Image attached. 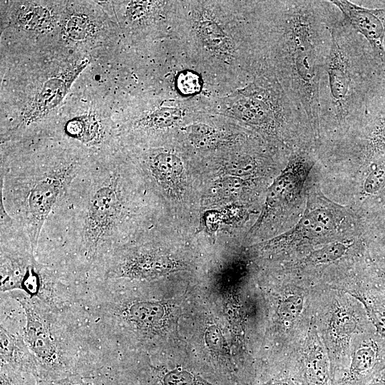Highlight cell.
<instances>
[{"mask_svg": "<svg viewBox=\"0 0 385 385\" xmlns=\"http://www.w3.org/2000/svg\"><path fill=\"white\" fill-rule=\"evenodd\" d=\"M257 74L274 78L319 128V87L339 11L329 1H252Z\"/></svg>", "mask_w": 385, "mask_h": 385, "instance_id": "6da1fadb", "label": "cell"}, {"mask_svg": "<svg viewBox=\"0 0 385 385\" xmlns=\"http://www.w3.org/2000/svg\"><path fill=\"white\" fill-rule=\"evenodd\" d=\"M127 175L116 152L93 159L47 218L38 245L68 250L86 267L101 258L105 265L131 217Z\"/></svg>", "mask_w": 385, "mask_h": 385, "instance_id": "7a4b0ae2", "label": "cell"}, {"mask_svg": "<svg viewBox=\"0 0 385 385\" xmlns=\"http://www.w3.org/2000/svg\"><path fill=\"white\" fill-rule=\"evenodd\" d=\"M252 1H175L170 36L220 95L251 81L257 58Z\"/></svg>", "mask_w": 385, "mask_h": 385, "instance_id": "3957f363", "label": "cell"}, {"mask_svg": "<svg viewBox=\"0 0 385 385\" xmlns=\"http://www.w3.org/2000/svg\"><path fill=\"white\" fill-rule=\"evenodd\" d=\"M1 154L0 210L26 232L35 252L47 218L93 158L61 140L32 153Z\"/></svg>", "mask_w": 385, "mask_h": 385, "instance_id": "277c9868", "label": "cell"}, {"mask_svg": "<svg viewBox=\"0 0 385 385\" xmlns=\"http://www.w3.org/2000/svg\"><path fill=\"white\" fill-rule=\"evenodd\" d=\"M365 39L341 13L331 29V43L319 87V126H342L361 120L370 96L385 78Z\"/></svg>", "mask_w": 385, "mask_h": 385, "instance_id": "5b68a950", "label": "cell"}, {"mask_svg": "<svg viewBox=\"0 0 385 385\" xmlns=\"http://www.w3.org/2000/svg\"><path fill=\"white\" fill-rule=\"evenodd\" d=\"M212 111L277 139L289 125L311 127L305 113L290 100L279 82L266 73L215 97Z\"/></svg>", "mask_w": 385, "mask_h": 385, "instance_id": "8992f818", "label": "cell"}, {"mask_svg": "<svg viewBox=\"0 0 385 385\" xmlns=\"http://www.w3.org/2000/svg\"><path fill=\"white\" fill-rule=\"evenodd\" d=\"M329 1L346 22L365 39L376 61L385 68V7L369 9L346 0Z\"/></svg>", "mask_w": 385, "mask_h": 385, "instance_id": "52a82bcc", "label": "cell"}, {"mask_svg": "<svg viewBox=\"0 0 385 385\" xmlns=\"http://www.w3.org/2000/svg\"><path fill=\"white\" fill-rule=\"evenodd\" d=\"M180 265L167 255L155 250L113 255L105 265L109 277L152 279L176 270Z\"/></svg>", "mask_w": 385, "mask_h": 385, "instance_id": "ba28073f", "label": "cell"}, {"mask_svg": "<svg viewBox=\"0 0 385 385\" xmlns=\"http://www.w3.org/2000/svg\"><path fill=\"white\" fill-rule=\"evenodd\" d=\"M312 163L305 154H295L286 168L267 190L262 212L250 233L258 229L264 220L276 208L295 195L302 185Z\"/></svg>", "mask_w": 385, "mask_h": 385, "instance_id": "9c48e42d", "label": "cell"}, {"mask_svg": "<svg viewBox=\"0 0 385 385\" xmlns=\"http://www.w3.org/2000/svg\"><path fill=\"white\" fill-rule=\"evenodd\" d=\"M384 366L385 339L375 330L366 332L354 349L346 380L357 384Z\"/></svg>", "mask_w": 385, "mask_h": 385, "instance_id": "30bf717a", "label": "cell"}, {"mask_svg": "<svg viewBox=\"0 0 385 385\" xmlns=\"http://www.w3.org/2000/svg\"><path fill=\"white\" fill-rule=\"evenodd\" d=\"M143 162L150 178L165 193L178 194L183 184L184 165L173 150L155 149L144 155Z\"/></svg>", "mask_w": 385, "mask_h": 385, "instance_id": "8fae6325", "label": "cell"}, {"mask_svg": "<svg viewBox=\"0 0 385 385\" xmlns=\"http://www.w3.org/2000/svg\"><path fill=\"white\" fill-rule=\"evenodd\" d=\"M83 69L77 70L68 78L56 77L46 81L34 98L28 111L24 113L20 125L11 136L19 133L20 129L26 130L32 123L38 122L48 114L49 111L54 108L66 96L71 82Z\"/></svg>", "mask_w": 385, "mask_h": 385, "instance_id": "7c38bea8", "label": "cell"}, {"mask_svg": "<svg viewBox=\"0 0 385 385\" xmlns=\"http://www.w3.org/2000/svg\"><path fill=\"white\" fill-rule=\"evenodd\" d=\"M361 120L367 130L363 150L370 157L385 150V78L368 100Z\"/></svg>", "mask_w": 385, "mask_h": 385, "instance_id": "4fadbf2b", "label": "cell"}, {"mask_svg": "<svg viewBox=\"0 0 385 385\" xmlns=\"http://www.w3.org/2000/svg\"><path fill=\"white\" fill-rule=\"evenodd\" d=\"M375 330L368 318H361L346 303L334 304L327 322V331L334 346L347 345L353 335Z\"/></svg>", "mask_w": 385, "mask_h": 385, "instance_id": "5bb4252c", "label": "cell"}, {"mask_svg": "<svg viewBox=\"0 0 385 385\" xmlns=\"http://www.w3.org/2000/svg\"><path fill=\"white\" fill-rule=\"evenodd\" d=\"M302 361V374L306 385H331L330 363L315 330L306 341Z\"/></svg>", "mask_w": 385, "mask_h": 385, "instance_id": "9a60e30c", "label": "cell"}, {"mask_svg": "<svg viewBox=\"0 0 385 385\" xmlns=\"http://www.w3.org/2000/svg\"><path fill=\"white\" fill-rule=\"evenodd\" d=\"M335 228V218L330 210L324 208L307 210L289 232L265 242L264 246L275 245L283 241L319 238L329 234Z\"/></svg>", "mask_w": 385, "mask_h": 385, "instance_id": "2e32d148", "label": "cell"}, {"mask_svg": "<svg viewBox=\"0 0 385 385\" xmlns=\"http://www.w3.org/2000/svg\"><path fill=\"white\" fill-rule=\"evenodd\" d=\"M212 113L191 123L181 128L188 143L194 148L200 150H212L226 145L232 138L223 128H220L209 122Z\"/></svg>", "mask_w": 385, "mask_h": 385, "instance_id": "e0dca14e", "label": "cell"}, {"mask_svg": "<svg viewBox=\"0 0 385 385\" xmlns=\"http://www.w3.org/2000/svg\"><path fill=\"white\" fill-rule=\"evenodd\" d=\"M23 306L26 316L27 344L40 359L52 360L55 358L56 347L48 328L29 304L24 303Z\"/></svg>", "mask_w": 385, "mask_h": 385, "instance_id": "ac0fdd59", "label": "cell"}, {"mask_svg": "<svg viewBox=\"0 0 385 385\" xmlns=\"http://www.w3.org/2000/svg\"><path fill=\"white\" fill-rule=\"evenodd\" d=\"M351 295L363 306L376 333L385 339V290L375 289Z\"/></svg>", "mask_w": 385, "mask_h": 385, "instance_id": "d6986e66", "label": "cell"}, {"mask_svg": "<svg viewBox=\"0 0 385 385\" xmlns=\"http://www.w3.org/2000/svg\"><path fill=\"white\" fill-rule=\"evenodd\" d=\"M130 319L141 328L151 329L161 324L165 309L158 302H139L132 304L128 311Z\"/></svg>", "mask_w": 385, "mask_h": 385, "instance_id": "ffe728a7", "label": "cell"}, {"mask_svg": "<svg viewBox=\"0 0 385 385\" xmlns=\"http://www.w3.org/2000/svg\"><path fill=\"white\" fill-rule=\"evenodd\" d=\"M17 19L19 24L24 29L40 30L50 25L52 16L46 7L29 5L19 11Z\"/></svg>", "mask_w": 385, "mask_h": 385, "instance_id": "44dd1931", "label": "cell"}, {"mask_svg": "<svg viewBox=\"0 0 385 385\" xmlns=\"http://www.w3.org/2000/svg\"><path fill=\"white\" fill-rule=\"evenodd\" d=\"M304 307V297L302 294H288L278 306L277 314L280 321L290 326L301 317Z\"/></svg>", "mask_w": 385, "mask_h": 385, "instance_id": "7402d4cb", "label": "cell"}, {"mask_svg": "<svg viewBox=\"0 0 385 385\" xmlns=\"http://www.w3.org/2000/svg\"><path fill=\"white\" fill-rule=\"evenodd\" d=\"M93 30V26L90 19L83 14L69 16L63 24L66 36L73 41H83L88 38Z\"/></svg>", "mask_w": 385, "mask_h": 385, "instance_id": "603a6c76", "label": "cell"}, {"mask_svg": "<svg viewBox=\"0 0 385 385\" xmlns=\"http://www.w3.org/2000/svg\"><path fill=\"white\" fill-rule=\"evenodd\" d=\"M349 245L346 242H334L312 252L307 257V262L319 265L334 262L342 258L347 252Z\"/></svg>", "mask_w": 385, "mask_h": 385, "instance_id": "cb8c5ba5", "label": "cell"}, {"mask_svg": "<svg viewBox=\"0 0 385 385\" xmlns=\"http://www.w3.org/2000/svg\"><path fill=\"white\" fill-rule=\"evenodd\" d=\"M256 163L255 158L252 155H237L227 162L225 170L227 174L239 178L250 173L255 169Z\"/></svg>", "mask_w": 385, "mask_h": 385, "instance_id": "d4e9b609", "label": "cell"}, {"mask_svg": "<svg viewBox=\"0 0 385 385\" xmlns=\"http://www.w3.org/2000/svg\"><path fill=\"white\" fill-rule=\"evenodd\" d=\"M385 183V162L379 164L366 178L364 190L368 193L377 192Z\"/></svg>", "mask_w": 385, "mask_h": 385, "instance_id": "484cf974", "label": "cell"}, {"mask_svg": "<svg viewBox=\"0 0 385 385\" xmlns=\"http://www.w3.org/2000/svg\"><path fill=\"white\" fill-rule=\"evenodd\" d=\"M205 341L208 347L214 351L224 353L227 351L225 339L217 327L211 326L207 329Z\"/></svg>", "mask_w": 385, "mask_h": 385, "instance_id": "4316f807", "label": "cell"}, {"mask_svg": "<svg viewBox=\"0 0 385 385\" xmlns=\"http://www.w3.org/2000/svg\"><path fill=\"white\" fill-rule=\"evenodd\" d=\"M220 222V215L215 212H208L205 215V222L206 227L210 231L215 230Z\"/></svg>", "mask_w": 385, "mask_h": 385, "instance_id": "83f0119b", "label": "cell"}, {"mask_svg": "<svg viewBox=\"0 0 385 385\" xmlns=\"http://www.w3.org/2000/svg\"><path fill=\"white\" fill-rule=\"evenodd\" d=\"M361 385H385V374L372 376Z\"/></svg>", "mask_w": 385, "mask_h": 385, "instance_id": "f1b7e54d", "label": "cell"}, {"mask_svg": "<svg viewBox=\"0 0 385 385\" xmlns=\"http://www.w3.org/2000/svg\"><path fill=\"white\" fill-rule=\"evenodd\" d=\"M69 385H71V384H69Z\"/></svg>", "mask_w": 385, "mask_h": 385, "instance_id": "f546056e", "label": "cell"}]
</instances>
